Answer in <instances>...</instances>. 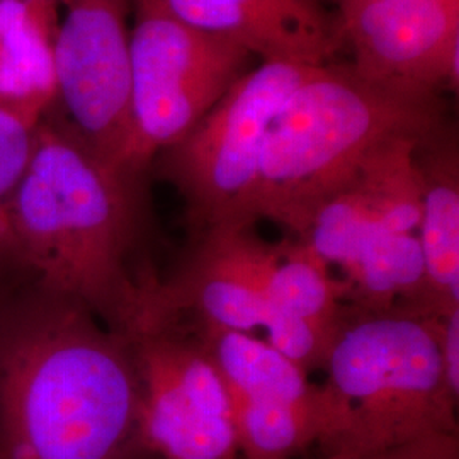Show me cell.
Listing matches in <instances>:
<instances>
[{
	"instance_id": "cell-2",
	"label": "cell",
	"mask_w": 459,
	"mask_h": 459,
	"mask_svg": "<svg viewBox=\"0 0 459 459\" xmlns=\"http://www.w3.org/2000/svg\"><path fill=\"white\" fill-rule=\"evenodd\" d=\"M147 179L148 172L99 157L60 116L47 111L11 197L31 276L125 335L160 279L148 257Z\"/></svg>"
},
{
	"instance_id": "cell-11",
	"label": "cell",
	"mask_w": 459,
	"mask_h": 459,
	"mask_svg": "<svg viewBox=\"0 0 459 459\" xmlns=\"http://www.w3.org/2000/svg\"><path fill=\"white\" fill-rule=\"evenodd\" d=\"M422 176L419 244L432 315L459 310V160L456 140L443 128L417 148Z\"/></svg>"
},
{
	"instance_id": "cell-13",
	"label": "cell",
	"mask_w": 459,
	"mask_h": 459,
	"mask_svg": "<svg viewBox=\"0 0 459 459\" xmlns=\"http://www.w3.org/2000/svg\"><path fill=\"white\" fill-rule=\"evenodd\" d=\"M51 43L22 0H0V108L38 123L53 106Z\"/></svg>"
},
{
	"instance_id": "cell-8",
	"label": "cell",
	"mask_w": 459,
	"mask_h": 459,
	"mask_svg": "<svg viewBox=\"0 0 459 459\" xmlns=\"http://www.w3.org/2000/svg\"><path fill=\"white\" fill-rule=\"evenodd\" d=\"M150 456L240 459L229 390L196 335L179 324L130 333Z\"/></svg>"
},
{
	"instance_id": "cell-12",
	"label": "cell",
	"mask_w": 459,
	"mask_h": 459,
	"mask_svg": "<svg viewBox=\"0 0 459 459\" xmlns=\"http://www.w3.org/2000/svg\"><path fill=\"white\" fill-rule=\"evenodd\" d=\"M187 328L213 362L230 396L324 405L320 385H313L305 369L267 341L235 330Z\"/></svg>"
},
{
	"instance_id": "cell-6",
	"label": "cell",
	"mask_w": 459,
	"mask_h": 459,
	"mask_svg": "<svg viewBox=\"0 0 459 459\" xmlns=\"http://www.w3.org/2000/svg\"><path fill=\"white\" fill-rule=\"evenodd\" d=\"M136 2L128 167L150 172L155 157L193 132L246 75L254 56L178 19L162 0Z\"/></svg>"
},
{
	"instance_id": "cell-18",
	"label": "cell",
	"mask_w": 459,
	"mask_h": 459,
	"mask_svg": "<svg viewBox=\"0 0 459 459\" xmlns=\"http://www.w3.org/2000/svg\"><path fill=\"white\" fill-rule=\"evenodd\" d=\"M318 2H320V0H318ZM335 2H339V0H335Z\"/></svg>"
},
{
	"instance_id": "cell-5",
	"label": "cell",
	"mask_w": 459,
	"mask_h": 459,
	"mask_svg": "<svg viewBox=\"0 0 459 459\" xmlns=\"http://www.w3.org/2000/svg\"><path fill=\"white\" fill-rule=\"evenodd\" d=\"M313 68L263 62L233 83L193 132L155 157L160 176L186 201L193 238L216 229L254 227L264 136L282 102Z\"/></svg>"
},
{
	"instance_id": "cell-3",
	"label": "cell",
	"mask_w": 459,
	"mask_h": 459,
	"mask_svg": "<svg viewBox=\"0 0 459 459\" xmlns=\"http://www.w3.org/2000/svg\"><path fill=\"white\" fill-rule=\"evenodd\" d=\"M443 128L437 94L373 82L352 66H315L264 136L254 220H271L301 238L316 210L377 148L398 136L427 140Z\"/></svg>"
},
{
	"instance_id": "cell-7",
	"label": "cell",
	"mask_w": 459,
	"mask_h": 459,
	"mask_svg": "<svg viewBox=\"0 0 459 459\" xmlns=\"http://www.w3.org/2000/svg\"><path fill=\"white\" fill-rule=\"evenodd\" d=\"M65 17L56 26L51 43L55 102L48 111L60 116L99 157L128 167L132 145L128 0H65Z\"/></svg>"
},
{
	"instance_id": "cell-16",
	"label": "cell",
	"mask_w": 459,
	"mask_h": 459,
	"mask_svg": "<svg viewBox=\"0 0 459 459\" xmlns=\"http://www.w3.org/2000/svg\"><path fill=\"white\" fill-rule=\"evenodd\" d=\"M318 459H459V434H434L373 453L322 455Z\"/></svg>"
},
{
	"instance_id": "cell-9",
	"label": "cell",
	"mask_w": 459,
	"mask_h": 459,
	"mask_svg": "<svg viewBox=\"0 0 459 459\" xmlns=\"http://www.w3.org/2000/svg\"><path fill=\"white\" fill-rule=\"evenodd\" d=\"M339 34L368 81L436 94L458 83L459 0H339Z\"/></svg>"
},
{
	"instance_id": "cell-10",
	"label": "cell",
	"mask_w": 459,
	"mask_h": 459,
	"mask_svg": "<svg viewBox=\"0 0 459 459\" xmlns=\"http://www.w3.org/2000/svg\"><path fill=\"white\" fill-rule=\"evenodd\" d=\"M170 14L263 62L327 65L339 47L318 0H162Z\"/></svg>"
},
{
	"instance_id": "cell-15",
	"label": "cell",
	"mask_w": 459,
	"mask_h": 459,
	"mask_svg": "<svg viewBox=\"0 0 459 459\" xmlns=\"http://www.w3.org/2000/svg\"><path fill=\"white\" fill-rule=\"evenodd\" d=\"M36 125L0 108V295L34 279L19 248L11 197L30 160Z\"/></svg>"
},
{
	"instance_id": "cell-17",
	"label": "cell",
	"mask_w": 459,
	"mask_h": 459,
	"mask_svg": "<svg viewBox=\"0 0 459 459\" xmlns=\"http://www.w3.org/2000/svg\"><path fill=\"white\" fill-rule=\"evenodd\" d=\"M441 347L449 388L459 396V310L441 316Z\"/></svg>"
},
{
	"instance_id": "cell-4",
	"label": "cell",
	"mask_w": 459,
	"mask_h": 459,
	"mask_svg": "<svg viewBox=\"0 0 459 459\" xmlns=\"http://www.w3.org/2000/svg\"><path fill=\"white\" fill-rule=\"evenodd\" d=\"M320 385L327 411L322 455L352 456L434 434H459V396L444 369L441 316L349 307Z\"/></svg>"
},
{
	"instance_id": "cell-14",
	"label": "cell",
	"mask_w": 459,
	"mask_h": 459,
	"mask_svg": "<svg viewBox=\"0 0 459 459\" xmlns=\"http://www.w3.org/2000/svg\"><path fill=\"white\" fill-rule=\"evenodd\" d=\"M240 459H293L320 446L327 432L324 405L230 396Z\"/></svg>"
},
{
	"instance_id": "cell-1",
	"label": "cell",
	"mask_w": 459,
	"mask_h": 459,
	"mask_svg": "<svg viewBox=\"0 0 459 459\" xmlns=\"http://www.w3.org/2000/svg\"><path fill=\"white\" fill-rule=\"evenodd\" d=\"M130 337L43 282L0 295V459H147Z\"/></svg>"
}]
</instances>
